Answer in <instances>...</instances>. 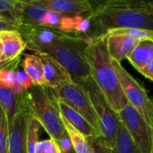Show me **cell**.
Instances as JSON below:
<instances>
[{
    "label": "cell",
    "instance_id": "cell-34",
    "mask_svg": "<svg viewBox=\"0 0 153 153\" xmlns=\"http://www.w3.org/2000/svg\"><path fill=\"white\" fill-rule=\"evenodd\" d=\"M141 74L153 82V59L143 68Z\"/></svg>",
    "mask_w": 153,
    "mask_h": 153
},
{
    "label": "cell",
    "instance_id": "cell-4",
    "mask_svg": "<svg viewBox=\"0 0 153 153\" xmlns=\"http://www.w3.org/2000/svg\"><path fill=\"white\" fill-rule=\"evenodd\" d=\"M88 44L82 37L64 34L61 39L48 54L58 62L77 84L91 77L87 59Z\"/></svg>",
    "mask_w": 153,
    "mask_h": 153
},
{
    "label": "cell",
    "instance_id": "cell-20",
    "mask_svg": "<svg viewBox=\"0 0 153 153\" xmlns=\"http://www.w3.org/2000/svg\"><path fill=\"white\" fill-rule=\"evenodd\" d=\"M112 151L113 153H142L134 143L122 122L117 134L115 147Z\"/></svg>",
    "mask_w": 153,
    "mask_h": 153
},
{
    "label": "cell",
    "instance_id": "cell-2",
    "mask_svg": "<svg viewBox=\"0 0 153 153\" xmlns=\"http://www.w3.org/2000/svg\"><path fill=\"white\" fill-rule=\"evenodd\" d=\"M86 53L91 78L114 110L119 113L128 102L117 74L111 65V57L107 49L106 39L104 37L95 39L88 46Z\"/></svg>",
    "mask_w": 153,
    "mask_h": 153
},
{
    "label": "cell",
    "instance_id": "cell-19",
    "mask_svg": "<svg viewBox=\"0 0 153 153\" xmlns=\"http://www.w3.org/2000/svg\"><path fill=\"white\" fill-rule=\"evenodd\" d=\"M20 102V95L14 94L11 90L0 85V107L4 110L8 126L16 116Z\"/></svg>",
    "mask_w": 153,
    "mask_h": 153
},
{
    "label": "cell",
    "instance_id": "cell-24",
    "mask_svg": "<svg viewBox=\"0 0 153 153\" xmlns=\"http://www.w3.org/2000/svg\"><path fill=\"white\" fill-rule=\"evenodd\" d=\"M41 128L40 123L30 112L28 118L27 128V153H35V148L39 143V135Z\"/></svg>",
    "mask_w": 153,
    "mask_h": 153
},
{
    "label": "cell",
    "instance_id": "cell-6",
    "mask_svg": "<svg viewBox=\"0 0 153 153\" xmlns=\"http://www.w3.org/2000/svg\"><path fill=\"white\" fill-rule=\"evenodd\" d=\"M111 65L117 74L128 104L133 106L153 128V100L149 98L145 89L125 69L121 63L111 59Z\"/></svg>",
    "mask_w": 153,
    "mask_h": 153
},
{
    "label": "cell",
    "instance_id": "cell-25",
    "mask_svg": "<svg viewBox=\"0 0 153 153\" xmlns=\"http://www.w3.org/2000/svg\"><path fill=\"white\" fill-rule=\"evenodd\" d=\"M33 85L32 81L24 70L18 66L15 69V88L13 92L16 95H21Z\"/></svg>",
    "mask_w": 153,
    "mask_h": 153
},
{
    "label": "cell",
    "instance_id": "cell-8",
    "mask_svg": "<svg viewBox=\"0 0 153 153\" xmlns=\"http://www.w3.org/2000/svg\"><path fill=\"white\" fill-rule=\"evenodd\" d=\"M51 89L60 100L82 115L100 133L98 119L92 106L87 94L80 84H77L74 82H65Z\"/></svg>",
    "mask_w": 153,
    "mask_h": 153
},
{
    "label": "cell",
    "instance_id": "cell-18",
    "mask_svg": "<svg viewBox=\"0 0 153 153\" xmlns=\"http://www.w3.org/2000/svg\"><path fill=\"white\" fill-rule=\"evenodd\" d=\"M48 10L40 8L22 1L21 25L26 26H44V22Z\"/></svg>",
    "mask_w": 153,
    "mask_h": 153
},
{
    "label": "cell",
    "instance_id": "cell-14",
    "mask_svg": "<svg viewBox=\"0 0 153 153\" xmlns=\"http://www.w3.org/2000/svg\"><path fill=\"white\" fill-rule=\"evenodd\" d=\"M36 55H38L42 60L44 67V77L47 87L54 88L59 84L73 82L65 68L52 56L46 54Z\"/></svg>",
    "mask_w": 153,
    "mask_h": 153
},
{
    "label": "cell",
    "instance_id": "cell-12",
    "mask_svg": "<svg viewBox=\"0 0 153 153\" xmlns=\"http://www.w3.org/2000/svg\"><path fill=\"white\" fill-rule=\"evenodd\" d=\"M55 102L60 115L76 130H78L81 134H82L85 137L101 136V134L82 115H80L70 106L60 100L56 97V95L55 98Z\"/></svg>",
    "mask_w": 153,
    "mask_h": 153
},
{
    "label": "cell",
    "instance_id": "cell-13",
    "mask_svg": "<svg viewBox=\"0 0 153 153\" xmlns=\"http://www.w3.org/2000/svg\"><path fill=\"white\" fill-rule=\"evenodd\" d=\"M103 37L106 39L107 49L111 59L119 63L128 59L138 43L137 40L126 36L111 35Z\"/></svg>",
    "mask_w": 153,
    "mask_h": 153
},
{
    "label": "cell",
    "instance_id": "cell-5",
    "mask_svg": "<svg viewBox=\"0 0 153 153\" xmlns=\"http://www.w3.org/2000/svg\"><path fill=\"white\" fill-rule=\"evenodd\" d=\"M92 106L99 123L100 133L106 143L114 148L116 144L117 134L121 124V120L117 112L114 110L103 92L95 83L93 79L89 77L79 83Z\"/></svg>",
    "mask_w": 153,
    "mask_h": 153
},
{
    "label": "cell",
    "instance_id": "cell-10",
    "mask_svg": "<svg viewBox=\"0 0 153 153\" xmlns=\"http://www.w3.org/2000/svg\"><path fill=\"white\" fill-rule=\"evenodd\" d=\"M30 108L22 94L20 95L18 111L8 126V153H27V128Z\"/></svg>",
    "mask_w": 153,
    "mask_h": 153
},
{
    "label": "cell",
    "instance_id": "cell-7",
    "mask_svg": "<svg viewBox=\"0 0 153 153\" xmlns=\"http://www.w3.org/2000/svg\"><path fill=\"white\" fill-rule=\"evenodd\" d=\"M118 115L139 151L142 153H153V128L137 110L127 104Z\"/></svg>",
    "mask_w": 153,
    "mask_h": 153
},
{
    "label": "cell",
    "instance_id": "cell-22",
    "mask_svg": "<svg viewBox=\"0 0 153 153\" xmlns=\"http://www.w3.org/2000/svg\"><path fill=\"white\" fill-rule=\"evenodd\" d=\"M62 122L64 126L71 139L73 147L76 153H89V145L87 142V138L81 134L78 130H76L72 125H70L62 116H61Z\"/></svg>",
    "mask_w": 153,
    "mask_h": 153
},
{
    "label": "cell",
    "instance_id": "cell-30",
    "mask_svg": "<svg viewBox=\"0 0 153 153\" xmlns=\"http://www.w3.org/2000/svg\"><path fill=\"white\" fill-rule=\"evenodd\" d=\"M62 14L55 13V12H51L48 11L46 18H45V22H44V26L45 27H49L52 29H56L58 30V27L62 19Z\"/></svg>",
    "mask_w": 153,
    "mask_h": 153
},
{
    "label": "cell",
    "instance_id": "cell-9",
    "mask_svg": "<svg viewBox=\"0 0 153 153\" xmlns=\"http://www.w3.org/2000/svg\"><path fill=\"white\" fill-rule=\"evenodd\" d=\"M17 31L26 43V48L36 54L48 55L65 33L45 26L20 25Z\"/></svg>",
    "mask_w": 153,
    "mask_h": 153
},
{
    "label": "cell",
    "instance_id": "cell-32",
    "mask_svg": "<svg viewBox=\"0 0 153 153\" xmlns=\"http://www.w3.org/2000/svg\"><path fill=\"white\" fill-rule=\"evenodd\" d=\"M19 26L10 21L0 18V32L4 31H15L17 30Z\"/></svg>",
    "mask_w": 153,
    "mask_h": 153
},
{
    "label": "cell",
    "instance_id": "cell-29",
    "mask_svg": "<svg viewBox=\"0 0 153 153\" xmlns=\"http://www.w3.org/2000/svg\"><path fill=\"white\" fill-rule=\"evenodd\" d=\"M35 153H62L58 143L53 139L43 140L38 143Z\"/></svg>",
    "mask_w": 153,
    "mask_h": 153
},
{
    "label": "cell",
    "instance_id": "cell-33",
    "mask_svg": "<svg viewBox=\"0 0 153 153\" xmlns=\"http://www.w3.org/2000/svg\"><path fill=\"white\" fill-rule=\"evenodd\" d=\"M140 8L146 13L153 17V1H138Z\"/></svg>",
    "mask_w": 153,
    "mask_h": 153
},
{
    "label": "cell",
    "instance_id": "cell-35",
    "mask_svg": "<svg viewBox=\"0 0 153 153\" xmlns=\"http://www.w3.org/2000/svg\"><path fill=\"white\" fill-rule=\"evenodd\" d=\"M1 62H4V61H2V45L0 43V63Z\"/></svg>",
    "mask_w": 153,
    "mask_h": 153
},
{
    "label": "cell",
    "instance_id": "cell-1",
    "mask_svg": "<svg viewBox=\"0 0 153 153\" xmlns=\"http://www.w3.org/2000/svg\"><path fill=\"white\" fill-rule=\"evenodd\" d=\"M91 4L93 39L103 37L115 29L142 28L153 30V17L140 8L138 1L108 0Z\"/></svg>",
    "mask_w": 153,
    "mask_h": 153
},
{
    "label": "cell",
    "instance_id": "cell-23",
    "mask_svg": "<svg viewBox=\"0 0 153 153\" xmlns=\"http://www.w3.org/2000/svg\"><path fill=\"white\" fill-rule=\"evenodd\" d=\"M111 35H119V36H126L132 38L138 42L152 39L153 40V30L148 29L142 28H129V29H115L108 31L104 36H111Z\"/></svg>",
    "mask_w": 153,
    "mask_h": 153
},
{
    "label": "cell",
    "instance_id": "cell-27",
    "mask_svg": "<svg viewBox=\"0 0 153 153\" xmlns=\"http://www.w3.org/2000/svg\"><path fill=\"white\" fill-rule=\"evenodd\" d=\"M8 134L7 119L0 107V153H8Z\"/></svg>",
    "mask_w": 153,
    "mask_h": 153
},
{
    "label": "cell",
    "instance_id": "cell-17",
    "mask_svg": "<svg viewBox=\"0 0 153 153\" xmlns=\"http://www.w3.org/2000/svg\"><path fill=\"white\" fill-rule=\"evenodd\" d=\"M152 59L153 40L152 39L138 42L128 57V60L132 65L140 73Z\"/></svg>",
    "mask_w": 153,
    "mask_h": 153
},
{
    "label": "cell",
    "instance_id": "cell-21",
    "mask_svg": "<svg viewBox=\"0 0 153 153\" xmlns=\"http://www.w3.org/2000/svg\"><path fill=\"white\" fill-rule=\"evenodd\" d=\"M22 1L0 0V18L21 25Z\"/></svg>",
    "mask_w": 153,
    "mask_h": 153
},
{
    "label": "cell",
    "instance_id": "cell-26",
    "mask_svg": "<svg viewBox=\"0 0 153 153\" xmlns=\"http://www.w3.org/2000/svg\"><path fill=\"white\" fill-rule=\"evenodd\" d=\"M86 138L89 145V153H113L112 148L106 143L102 136H92Z\"/></svg>",
    "mask_w": 153,
    "mask_h": 153
},
{
    "label": "cell",
    "instance_id": "cell-16",
    "mask_svg": "<svg viewBox=\"0 0 153 153\" xmlns=\"http://www.w3.org/2000/svg\"><path fill=\"white\" fill-rule=\"evenodd\" d=\"M22 68L30 78L34 85L45 86L46 81L44 77V67L41 58L36 54H26L21 61Z\"/></svg>",
    "mask_w": 153,
    "mask_h": 153
},
{
    "label": "cell",
    "instance_id": "cell-31",
    "mask_svg": "<svg viewBox=\"0 0 153 153\" xmlns=\"http://www.w3.org/2000/svg\"><path fill=\"white\" fill-rule=\"evenodd\" d=\"M59 147H60V150L62 153H76L74 147H73V144H72V142H71V139L65 130V134L62 135L61 139L59 140V142L57 143Z\"/></svg>",
    "mask_w": 153,
    "mask_h": 153
},
{
    "label": "cell",
    "instance_id": "cell-11",
    "mask_svg": "<svg viewBox=\"0 0 153 153\" xmlns=\"http://www.w3.org/2000/svg\"><path fill=\"white\" fill-rule=\"evenodd\" d=\"M29 4L47 9L62 15L74 16L82 13H92L93 6L87 0H30Z\"/></svg>",
    "mask_w": 153,
    "mask_h": 153
},
{
    "label": "cell",
    "instance_id": "cell-3",
    "mask_svg": "<svg viewBox=\"0 0 153 153\" xmlns=\"http://www.w3.org/2000/svg\"><path fill=\"white\" fill-rule=\"evenodd\" d=\"M22 95L31 114L39 120L42 128L51 139L58 143L65 128L55 102L56 94L53 90L49 87L33 85Z\"/></svg>",
    "mask_w": 153,
    "mask_h": 153
},
{
    "label": "cell",
    "instance_id": "cell-28",
    "mask_svg": "<svg viewBox=\"0 0 153 153\" xmlns=\"http://www.w3.org/2000/svg\"><path fill=\"white\" fill-rule=\"evenodd\" d=\"M15 69L16 68H4L0 71V85L12 91H13L15 88Z\"/></svg>",
    "mask_w": 153,
    "mask_h": 153
},
{
    "label": "cell",
    "instance_id": "cell-15",
    "mask_svg": "<svg viewBox=\"0 0 153 153\" xmlns=\"http://www.w3.org/2000/svg\"><path fill=\"white\" fill-rule=\"evenodd\" d=\"M0 43L2 45V61H11L20 57L26 48V43L17 30L0 32Z\"/></svg>",
    "mask_w": 153,
    "mask_h": 153
}]
</instances>
